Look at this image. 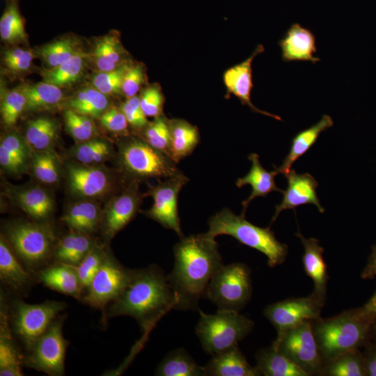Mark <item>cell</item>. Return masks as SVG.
<instances>
[{
  "mask_svg": "<svg viewBox=\"0 0 376 376\" xmlns=\"http://www.w3.org/2000/svg\"><path fill=\"white\" fill-rule=\"evenodd\" d=\"M249 159L251 162V166L249 173L242 178H240L236 181V186L239 188L249 185L252 188V191L247 199L242 202V216L244 217L247 207L252 200L256 197L267 196L272 191H280L283 190L276 187L274 178L278 174L275 170L267 171L262 166L259 156L256 153H251L249 155Z\"/></svg>",
  "mask_w": 376,
  "mask_h": 376,
  "instance_id": "cell-23",
  "label": "cell"
},
{
  "mask_svg": "<svg viewBox=\"0 0 376 376\" xmlns=\"http://www.w3.org/2000/svg\"><path fill=\"white\" fill-rule=\"evenodd\" d=\"M86 57V54L79 52L60 65L45 70L42 75L44 81L58 87L72 84L80 77Z\"/></svg>",
  "mask_w": 376,
  "mask_h": 376,
  "instance_id": "cell-37",
  "label": "cell"
},
{
  "mask_svg": "<svg viewBox=\"0 0 376 376\" xmlns=\"http://www.w3.org/2000/svg\"><path fill=\"white\" fill-rule=\"evenodd\" d=\"M322 304L314 295L291 298L268 305L264 315L274 325L277 335L305 321L320 318Z\"/></svg>",
  "mask_w": 376,
  "mask_h": 376,
  "instance_id": "cell-14",
  "label": "cell"
},
{
  "mask_svg": "<svg viewBox=\"0 0 376 376\" xmlns=\"http://www.w3.org/2000/svg\"><path fill=\"white\" fill-rule=\"evenodd\" d=\"M63 318H56L29 349L24 364L52 376L65 374V356L68 342L62 333Z\"/></svg>",
  "mask_w": 376,
  "mask_h": 376,
  "instance_id": "cell-10",
  "label": "cell"
},
{
  "mask_svg": "<svg viewBox=\"0 0 376 376\" xmlns=\"http://www.w3.org/2000/svg\"><path fill=\"white\" fill-rule=\"evenodd\" d=\"M205 369L206 376L261 375L256 367L249 365L238 345L213 354Z\"/></svg>",
  "mask_w": 376,
  "mask_h": 376,
  "instance_id": "cell-22",
  "label": "cell"
},
{
  "mask_svg": "<svg viewBox=\"0 0 376 376\" xmlns=\"http://www.w3.org/2000/svg\"><path fill=\"white\" fill-rule=\"evenodd\" d=\"M40 281L47 287L79 299L82 289L75 266L56 263L40 271Z\"/></svg>",
  "mask_w": 376,
  "mask_h": 376,
  "instance_id": "cell-24",
  "label": "cell"
},
{
  "mask_svg": "<svg viewBox=\"0 0 376 376\" xmlns=\"http://www.w3.org/2000/svg\"><path fill=\"white\" fill-rule=\"evenodd\" d=\"M252 294L251 270L244 263L222 265L211 279L206 296L218 310L239 312Z\"/></svg>",
  "mask_w": 376,
  "mask_h": 376,
  "instance_id": "cell-6",
  "label": "cell"
},
{
  "mask_svg": "<svg viewBox=\"0 0 376 376\" xmlns=\"http://www.w3.org/2000/svg\"><path fill=\"white\" fill-rule=\"evenodd\" d=\"M256 359V367L261 375L308 376L306 372L272 345L270 347L260 350Z\"/></svg>",
  "mask_w": 376,
  "mask_h": 376,
  "instance_id": "cell-27",
  "label": "cell"
},
{
  "mask_svg": "<svg viewBox=\"0 0 376 376\" xmlns=\"http://www.w3.org/2000/svg\"><path fill=\"white\" fill-rule=\"evenodd\" d=\"M67 173L70 190L80 196L102 195L110 186L108 175L99 168L68 164Z\"/></svg>",
  "mask_w": 376,
  "mask_h": 376,
  "instance_id": "cell-19",
  "label": "cell"
},
{
  "mask_svg": "<svg viewBox=\"0 0 376 376\" xmlns=\"http://www.w3.org/2000/svg\"><path fill=\"white\" fill-rule=\"evenodd\" d=\"M0 36L8 43L26 42L24 21L14 1L7 6L0 19Z\"/></svg>",
  "mask_w": 376,
  "mask_h": 376,
  "instance_id": "cell-39",
  "label": "cell"
},
{
  "mask_svg": "<svg viewBox=\"0 0 376 376\" xmlns=\"http://www.w3.org/2000/svg\"><path fill=\"white\" fill-rule=\"evenodd\" d=\"M58 125L52 118L40 117L29 120L25 130L26 142L38 151L49 150L57 138Z\"/></svg>",
  "mask_w": 376,
  "mask_h": 376,
  "instance_id": "cell-33",
  "label": "cell"
},
{
  "mask_svg": "<svg viewBox=\"0 0 376 376\" xmlns=\"http://www.w3.org/2000/svg\"><path fill=\"white\" fill-rule=\"evenodd\" d=\"M198 311L196 334L203 350L212 355L237 345L254 326L251 320L237 311L218 310L215 314H206Z\"/></svg>",
  "mask_w": 376,
  "mask_h": 376,
  "instance_id": "cell-5",
  "label": "cell"
},
{
  "mask_svg": "<svg viewBox=\"0 0 376 376\" xmlns=\"http://www.w3.org/2000/svg\"><path fill=\"white\" fill-rule=\"evenodd\" d=\"M0 277L1 280L19 291L29 285L31 278L18 261L5 237H0Z\"/></svg>",
  "mask_w": 376,
  "mask_h": 376,
  "instance_id": "cell-28",
  "label": "cell"
},
{
  "mask_svg": "<svg viewBox=\"0 0 376 376\" xmlns=\"http://www.w3.org/2000/svg\"><path fill=\"white\" fill-rule=\"evenodd\" d=\"M376 276V245L373 246L367 265L361 273L363 279H372Z\"/></svg>",
  "mask_w": 376,
  "mask_h": 376,
  "instance_id": "cell-54",
  "label": "cell"
},
{
  "mask_svg": "<svg viewBox=\"0 0 376 376\" xmlns=\"http://www.w3.org/2000/svg\"><path fill=\"white\" fill-rule=\"evenodd\" d=\"M143 136L145 142L169 156L171 132L169 120L165 116L161 115L155 118L153 122L149 123Z\"/></svg>",
  "mask_w": 376,
  "mask_h": 376,
  "instance_id": "cell-42",
  "label": "cell"
},
{
  "mask_svg": "<svg viewBox=\"0 0 376 376\" xmlns=\"http://www.w3.org/2000/svg\"><path fill=\"white\" fill-rule=\"evenodd\" d=\"M70 109L90 118H100L109 105L107 95L95 88L79 91L69 101Z\"/></svg>",
  "mask_w": 376,
  "mask_h": 376,
  "instance_id": "cell-36",
  "label": "cell"
},
{
  "mask_svg": "<svg viewBox=\"0 0 376 376\" xmlns=\"http://www.w3.org/2000/svg\"><path fill=\"white\" fill-rule=\"evenodd\" d=\"M189 181L182 171L150 187L148 194L153 205L145 214L164 228L173 230L180 237H184L178 210V195Z\"/></svg>",
  "mask_w": 376,
  "mask_h": 376,
  "instance_id": "cell-13",
  "label": "cell"
},
{
  "mask_svg": "<svg viewBox=\"0 0 376 376\" xmlns=\"http://www.w3.org/2000/svg\"><path fill=\"white\" fill-rule=\"evenodd\" d=\"M130 65L122 64L117 68L106 72H99L92 79L93 87L106 95L122 92L123 80Z\"/></svg>",
  "mask_w": 376,
  "mask_h": 376,
  "instance_id": "cell-46",
  "label": "cell"
},
{
  "mask_svg": "<svg viewBox=\"0 0 376 376\" xmlns=\"http://www.w3.org/2000/svg\"><path fill=\"white\" fill-rule=\"evenodd\" d=\"M106 253L102 248L94 245L79 264L76 266L82 291L89 286L102 264Z\"/></svg>",
  "mask_w": 376,
  "mask_h": 376,
  "instance_id": "cell-47",
  "label": "cell"
},
{
  "mask_svg": "<svg viewBox=\"0 0 376 376\" xmlns=\"http://www.w3.org/2000/svg\"><path fill=\"white\" fill-rule=\"evenodd\" d=\"M4 237L31 270L39 268L47 260L55 240L54 232L49 226L29 221L8 224Z\"/></svg>",
  "mask_w": 376,
  "mask_h": 376,
  "instance_id": "cell-7",
  "label": "cell"
},
{
  "mask_svg": "<svg viewBox=\"0 0 376 376\" xmlns=\"http://www.w3.org/2000/svg\"><path fill=\"white\" fill-rule=\"evenodd\" d=\"M120 162L130 174L143 178H169L180 171L176 163L166 154L144 141L131 140L120 148Z\"/></svg>",
  "mask_w": 376,
  "mask_h": 376,
  "instance_id": "cell-8",
  "label": "cell"
},
{
  "mask_svg": "<svg viewBox=\"0 0 376 376\" xmlns=\"http://www.w3.org/2000/svg\"><path fill=\"white\" fill-rule=\"evenodd\" d=\"M33 59L31 51L17 48L6 51L3 54V63L8 72L13 75H19L30 68Z\"/></svg>",
  "mask_w": 376,
  "mask_h": 376,
  "instance_id": "cell-48",
  "label": "cell"
},
{
  "mask_svg": "<svg viewBox=\"0 0 376 376\" xmlns=\"http://www.w3.org/2000/svg\"><path fill=\"white\" fill-rule=\"evenodd\" d=\"M100 218V210L95 203L79 201L69 207L62 220L76 232L86 234L96 229Z\"/></svg>",
  "mask_w": 376,
  "mask_h": 376,
  "instance_id": "cell-30",
  "label": "cell"
},
{
  "mask_svg": "<svg viewBox=\"0 0 376 376\" xmlns=\"http://www.w3.org/2000/svg\"><path fill=\"white\" fill-rule=\"evenodd\" d=\"M366 375L376 376V349L372 350L364 359Z\"/></svg>",
  "mask_w": 376,
  "mask_h": 376,
  "instance_id": "cell-55",
  "label": "cell"
},
{
  "mask_svg": "<svg viewBox=\"0 0 376 376\" xmlns=\"http://www.w3.org/2000/svg\"><path fill=\"white\" fill-rule=\"evenodd\" d=\"M323 373L329 376L366 375L364 359L357 350L345 352L327 361Z\"/></svg>",
  "mask_w": 376,
  "mask_h": 376,
  "instance_id": "cell-38",
  "label": "cell"
},
{
  "mask_svg": "<svg viewBox=\"0 0 376 376\" xmlns=\"http://www.w3.org/2000/svg\"><path fill=\"white\" fill-rule=\"evenodd\" d=\"M0 148L4 150L23 169L28 157V150L24 140L17 134L10 133L1 141Z\"/></svg>",
  "mask_w": 376,
  "mask_h": 376,
  "instance_id": "cell-50",
  "label": "cell"
},
{
  "mask_svg": "<svg viewBox=\"0 0 376 376\" xmlns=\"http://www.w3.org/2000/svg\"><path fill=\"white\" fill-rule=\"evenodd\" d=\"M26 99L19 87L6 91L1 99V115L3 124L13 126L26 110Z\"/></svg>",
  "mask_w": 376,
  "mask_h": 376,
  "instance_id": "cell-41",
  "label": "cell"
},
{
  "mask_svg": "<svg viewBox=\"0 0 376 376\" xmlns=\"http://www.w3.org/2000/svg\"><path fill=\"white\" fill-rule=\"evenodd\" d=\"M120 109L125 116L129 125L133 127L141 129L146 127L149 124L141 109L139 97L135 95L127 98L123 103Z\"/></svg>",
  "mask_w": 376,
  "mask_h": 376,
  "instance_id": "cell-52",
  "label": "cell"
},
{
  "mask_svg": "<svg viewBox=\"0 0 376 376\" xmlns=\"http://www.w3.org/2000/svg\"><path fill=\"white\" fill-rule=\"evenodd\" d=\"M19 88L26 97V110L29 111L53 107L58 104L63 98V92L60 87L45 81L23 84Z\"/></svg>",
  "mask_w": 376,
  "mask_h": 376,
  "instance_id": "cell-32",
  "label": "cell"
},
{
  "mask_svg": "<svg viewBox=\"0 0 376 376\" xmlns=\"http://www.w3.org/2000/svg\"><path fill=\"white\" fill-rule=\"evenodd\" d=\"M272 345L308 375L324 373L323 360L314 336L312 321H305L277 335Z\"/></svg>",
  "mask_w": 376,
  "mask_h": 376,
  "instance_id": "cell-9",
  "label": "cell"
},
{
  "mask_svg": "<svg viewBox=\"0 0 376 376\" xmlns=\"http://www.w3.org/2000/svg\"><path fill=\"white\" fill-rule=\"evenodd\" d=\"M0 303V375L21 376L23 375L22 366L24 361L11 334L8 309L2 294Z\"/></svg>",
  "mask_w": 376,
  "mask_h": 376,
  "instance_id": "cell-20",
  "label": "cell"
},
{
  "mask_svg": "<svg viewBox=\"0 0 376 376\" xmlns=\"http://www.w3.org/2000/svg\"><path fill=\"white\" fill-rule=\"evenodd\" d=\"M285 176L288 180V187L283 191L281 203L276 205L271 224L274 222L281 212L295 209L301 205L313 204L318 207L320 212H324L317 195L318 183L313 175L307 173L299 174L295 170L291 169Z\"/></svg>",
  "mask_w": 376,
  "mask_h": 376,
  "instance_id": "cell-15",
  "label": "cell"
},
{
  "mask_svg": "<svg viewBox=\"0 0 376 376\" xmlns=\"http://www.w3.org/2000/svg\"><path fill=\"white\" fill-rule=\"evenodd\" d=\"M145 81V73L140 64L129 65L122 84V93L130 98L136 95Z\"/></svg>",
  "mask_w": 376,
  "mask_h": 376,
  "instance_id": "cell-51",
  "label": "cell"
},
{
  "mask_svg": "<svg viewBox=\"0 0 376 376\" xmlns=\"http://www.w3.org/2000/svg\"><path fill=\"white\" fill-rule=\"evenodd\" d=\"M139 97L141 109L146 117L157 118L162 115L164 98L159 86L147 88Z\"/></svg>",
  "mask_w": 376,
  "mask_h": 376,
  "instance_id": "cell-49",
  "label": "cell"
},
{
  "mask_svg": "<svg viewBox=\"0 0 376 376\" xmlns=\"http://www.w3.org/2000/svg\"><path fill=\"white\" fill-rule=\"evenodd\" d=\"M64 118L68 132L76 140L86 141L95 135V126L90 117L70 109L65 111Z\"/></svg>",
  "mask_w": 376,
  "mask_h": 376,
  "instance_id": "cell-45",
  "label": "cell"
},
{
  "mask_svg": "<svg viewBox=\"0 0 376 376\" xmlns=\"http://www.w3.org/2000/svg\"><path fill=\"white\" fill-rule=\"evenodd\" d=\"M333 125L332 118L324 114L317 123L297 134L292 139L290 150L282 164L278 167L274 166L276 173L285 175L288 174L292 169V164L312 147L320 134Z\"/></svg>",
  "mask_w": 376,
  "mask_h": 376,
  "instance_id": "cell-25",
  "label": "cell"
},
{
  "mask_svg": "<svg viewBox=\"0 0 376 376\" xmlns=\"http://www.w3.org/2000/svg\"><path fill=\"white\" fill-rule=\"evenodd\" d=\"M170 146L169 157L176 164L191 155L200 141L198 130L181 119L169 120Z\"/></svg>",
  "mask_w": 376,
  "mask_h": 376,
  "instance_id": "cell-26",
  "label": "cell"
},
{
  "mask_svg": "<svg viewBox=\"0 0 376 376\" xmlns=\"http://www.w3.org/2000/svg\"><path fill=\"white\" fill-rule=\"evenodd\" d=\"M111 153V149L107 142L96 139L84 141L73 150L75 158L84 164H98Z\"/></svg>",
  "mask_w": 376,
  "mask_h": 376,
  "instance_id": "cell-44",
  "label": "cell"
},
{
  "mask_svg": "<svg viewBox=\"0 0 376 376\" xmlns=\"http://www.w3.org/2000/svg\"><path fill=\"white\" fill-rule=\"evenodd\" d=\"M362 309L366 313L376 317V291Z\"/></svg>",
  "mask_w": 376,
  "mask_h": 376,
  "instance_id": "cell-56",
  "label": "cell"
},
{
  "mask_svg": "<svg viewBox=\"0 0 376 376\" xmlns=\"http://www.w3.org/2000/svg\"><path fill=\"white\" fill-rule=\"evenodd\" d=\"M209 230L213 237L221 235L233 237L241 244L256 249L267 258L270 267L282 264L288 255V246L280 242L269 228L258 227L229 208H224L209 219Z\"/></svg>",
  "mask_w": 376,
  "mask_h": 376,
  "instance_id": "cell-4",
  "label": "cell"
},
{
  "mask_svg": "<svg viewBox=\"0 0 376 376\" xmlns=\"http://www.w3.org/2000/svg\"><path fill=\"white\" fill-rule=\"evenodd\" d=\"M178 297L157 265L133 269L123 292L104 311V319L119 315L134 318L146 339L159 320L176 309Z\"/></svg>",
  "mask_w": 376,
  "mask_h": 376,
  "instance_id": "cell-2",
  "label": "cell"
},
{
  "mask_svg": "<svg viewBox=\"0 0 376 376\" xmlns=\"http://www.w3.org/2000/svg\"><path fill=\"white\" fill-rule=\"evenodd\" d=\"M373 324H374L373 325V329H374V331H375V334H376V318H375V321L373 322Z\"/></svg>",
  "mask_w": 376,
  "mask_h": 376,
  "instance_id": "cell-57",
  "label": "cell"
},
{
  "mask_svg": "<svg viewBox=\"0 0 376 376\" xmlns=\"http://www.w3.org/2000/svg\"><path fill=\"white\" fill-rule=\"evenodd\" d=\"M264 51L263 45H258L252 54L245 61L230 68L225 72L224 82L228 93L236 96L243 105H247L254 112L282 120L280 116L257 108L251 100V92L253 88L251 63L253 59Z\"/></svg>",
  "mask_w": 376,
  "mask_h": 376,
  "instance_id": "cell-16",
  "label": "cell"
},
{
  "mask_svg": "<svg viewBox=\"0 0 376 376\" xmlns=\"http://www.w3.org/2000/svg\"><path fill=\"white\" fill-rule=\"evenodd\" d=\"M156 375L206 376L205 367L200 366L184 349L169 352L159 364Z\"/></svg>",
  "mask_w": 376,
  "mask_h": 376,
  "instance_id": "cell-29",
  "label": "cell"
},
{
  "mask_svg": "<svg viewBox=\"0 0 376 376\" xmlns=\"http://www.w3.org/2000/svg\"><path fill=\"white\" fill-rule=\"evenodd\" d=\"M134 188L116 197L108 207L104 217V234L108 238L123 229L136 213L140 198Z\"/></svg>",
  "mask_w": 376,
  "mask_h": 376,
  "instance_id": "cell-21",
  "label": "cell"
},
{
  "mask_svg": "<svg viewBox=\"0 0 376 376\" xmlns=\"http://www.w3.org/2000/svg\"><path fill=\"white\" fill-rule=\"evenodd\" d=\"M123 48L115 35L108 34L99 39L93 52L94 63L100 72L113 70L120 64Z\"/></svg>",
  "mask_w": 376,
  "mask_h": 376,
  "instance_id": "cell-34",
  "label": "cell"
},
{
  "mask_svg": "<svg viewBox=\"0 0 376 376\" xmlns=\"http://www.w3.org/2000/svg\"><path fill=\"white\" fill-rule=\"evenodd\" d=\"M16 200L26 213L36 219L47 217L54 206L49 194L39 187L28 188L17 192Z\"/></svg>",
  "mask_w": 376,
  "mask_h": 376,
  "instance_id": "cell-35",
  "label": "cell"
},
{
  "mask_svg": "<svg viewBox=\"0 0 376 376\" xmlns=\"http://www.w3.org/2000/svg\"><path fill=\"white\" fill-rule=\"evenodd\" d=\"M100 122L110 132L119 134L127 132L129 123L121 109L111 107L107 109L100 116Z\"/></svg>",
  "mask_w": 376,
  "mask_h": 376,
  "instance_id": "cell-53",
  "label": "cell"
},
{
  "mask_svg": "<svg viewBox=\"0 0 376 376\" xmlns=\"http://www.w3.org/2000/svg\"><path fill=\"white\" fill-rule=\"evenodd\" d=\"M79 52L74 41L65 38L42 46L39 53L49 69H52L67 61Z\"/></svg>",
  "mask_w": 376,
  "mask_h": 376,
  "instance_id": "cell-40",
  "label": "cell"
},
{
  "mask_svg": "<svg viewBox=\"0 0 376 376\" xmlns=\"http://www.w3.org/2000/svg\"><path fill=\"white\" fill-rule=\"evenodd\" d=\"M132 270L123 266L107 253L102 264L87 288L84 301L104 311L107 305L125 290L131 279Z\"/></svg>",
  "mask_w": 376,
  "mask_h": 376,
  "instance_id": "cell-12",
  "label": "cell"
},
{
  "mask_svg": "<svg viewBox=\"0 0 376 376\" xmlns=\"http://www.w3.org/2000/svg\"><path fill=\"white\" fill-rule=\"evenodd\" d=\"M296 236L304 246L302 263L304 271L314 283L312 295L324 304L328 281L327 265L323 258L324 249L320 246L318 240L313 237L305 238L299 230Z\"/></svg>",
  "mask_w": 376,
  "mask_h": 376,
  "instance_id": "cell-18",
  "label": "cell"
},
{
  "mask_svg": "<svg viewBox=\"0 0 376 376\" xmlns=\"http://www.w3.org/2000/svg\"><path fill=\"white\" fill-rule=\"evenodd\" d=\"M281 58L285 62L310 61L315 63L320 61L315 56L317 52L314 33L299 23L292 24L284 36L279 40Z\"/></svg>",
  "mask_w": 376,
  "mask_h": 376,
  "instance_id": "cell-17",
  "label": "cell"
},
{
  "mask_svg": "<svg viewBox=\"0 0 376 376\" xmlns=\"http://www.w3.org/2000/svg\"><path fill=\"white\" fill-rule=\"evenodd\" d=\"M94 244L85 233H75L65 235L59 242L54 252L57 263L77 266Z\"/></svg>",
  "mask_w": 376,
  "mask_h": 376,
  "instance_id": "cell-31",
  "label": "cell"
},
{
  "mask_svg": "<svg viewBox=\"0 0 376 376\" xmlns=\"http://www.w3.org/2000/svg\"><path fill=\"white\" fill-rule=\"evenodd\" d=\"M173 251L174 266L166 279L178 297L176 309L195 310L223 265L218 244L207 233L190 235L180 237Z\"/></svg>",
  "mask_w": 376,
  "mask_h": 376,
  "instance_id": "cell-1",
  "label": "cell"
},
{
  "mask_svg": "<svg viewBox=\"0 0 376 376\" xmlns=\"http://www.w3.org/2000/svg\"><path fill=\"white\" fill-rule=\"evenodd\" d=\"M375 318L361 308L333 318L313 320L314 336L323 361L357 350L366 340Z\"/></svg>",
  "mask_w": 376,
  "mask_h": 376,
  "instance_id": "cell-3",
  "label": "cell"
},
{
  "mask_svg": "<svg viewBox=\"0 0 376 376\" xmlns=\"http://www.w3.org/2000/svg\"><path fill=\"white\" fill-rule=\"evenodd\" d=\"M56 156L49 150L34 154L32 169L35 177L46 184L55 183L59 178V170Z\"/></svg>",
  "mask_w": 376,
  "mask_h": 376,
  "instance_id": "cell-43",
  "label": "cell"
},
{
  "mask_svg": "<svg viewBox=\"0 0 376 376\" xmlns=\"http://www.w3.org/2000/svg\"><path fill=\"white\" fill-rule=\"evenodd\" d=\"M66 307L63 301L48 300L29 304L15 300L13 305V331L29 349Z\"/></svg>",
  "mask_w": 376,
  "mask_h": 376,
  "instance_id": "cell-11",
  "label": "cell"
}]
</instances>
